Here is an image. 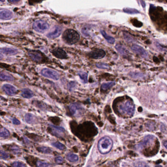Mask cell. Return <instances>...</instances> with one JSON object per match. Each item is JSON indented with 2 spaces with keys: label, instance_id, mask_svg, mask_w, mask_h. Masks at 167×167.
Segmentation results:
<instances>
[{
  "label": "cell",
  "instance_id": "6da1fadb",
  "mask_svg": "<svg viewBox=\"0 0 167 167\" xmlns=\"http://www.w3.org/2000/svg\"><path fill=\"white\" fill-rule=\"evenodd\" d=\"M113 146V142L110 138L107 136H104L102 138L98 144V148L99 152L103 154L109 153Z\"/></svg>",
  "mask_w": 167,
  "mask_h": 167
},
{
  "label": "cell",
  "instance_id": "7a4b0ae2",
  "mask_svg": "<svg viewBox=\"0 0 167 167\" xmlns=\"http://www.w3.org/2000/svg\"><path fill=\"white\" fill-rule=\"evenodd\" d=\"M62 38L66 44L73 45L79 39V35L76 30L72 29H68L64 32Z\"/></svg>",
  "mask_w": 167,
  "mask_h": 167
},
{
  "label": "cell",
  "instance_id": "3957f363",
  "mask_svg": "<svg viewBox=\"0 0 167 167\" xmlns=\"http://www.w3.org/2000/svg\"><path fill=\"white\" fill-rule=\"evenodd\" d=\"M119 109L121 113L129 116H132L134 113L135 106L132 102L130 101H127L120 104Z\"/></svg>",
  "mask_w": 167,
  "mask_h": 167
},
{
  "label": "cell",
  "instance_id": "277c9868",
  "mask_svg": "<svg viewBox=\"0 0 167 167\" xmlns=\"http://www.w3.org/2000/svg\"><path fill=\"white\" fill-rule=\"evenodd\" d=\"M32 27L36 31L43 33L49 29V25L44 20H38L34 22L32 24Z\"/></svg>",
  "mask_w": 167,
  "mask_h": 167
},
{
  "label": "cell",
  "instance_id": "5b68a950",
  "mask_svg": "<svg viewBox=\"0 0 167 167\" xmlns=\"http://www.w3.org/2000/svg\"><path fill=\"white\" fill-rule=\"evenodd\" d=\"M41 74L45 77L49 78L54 80H57L59 78V75L57 72L48 68H44L42 69Z\"/></svg>",
  "mask_w": 167,
  "mask_h": 167
},
{
  "label": "cell",
  "instance_id": "8992f818",
  "mask_svg": "<svg viewBox=\"0 0 167 167\" xmlns=\"http://www.w3.org/2000/svg\"><path fill=\"white\" fill-rule=\"evenodd\" d=\"M69 109L71 113L75 116H80L83 111L82 107L77 103H72L69 106Z\"/></svg>",
  "mask_w": 167,
  "mask_h": 167
},
{
  "label": "cell",
  "instance_id": "52a82bcc",
  "mask_svg": "<svg viewBox=\"0 0 167 167\" xmlns=\"http://www.w3.org/2000/svg\"><path fill=\"white\" fill-rule=\"evenodd\" d=\"M28 54L30 58L35 62H41L43 60V56L41 52L37 51H30Z\"/></svg>",
  "mask_w": 167,
  "mask_h": 167
},
{
  "label": "cell",
  "instance_id": "ba28073f",
  "mask_svg": "<svg viewBox=\"0 0 167 167\" xmlns=\"http://www.w3.org/2000/svg\"><path fill=\"white\" fill-rule=\"evenodd\" d=\"M132 51L136 54L140 55L142 57L147 58L148 53L141 46L138 45H133L131 48Z\"/></svg>",
  "mask_w": 167,
  "mask_h": 167
},
{
  "label": "cell",
  "instance_id": "9c48e42d",
  "mask_svg": "<svg viewBox=\"0 0 167 167\" xmlns=\"http://www.w3.org/2000/svg\"><path fill=\"white\" fill-rule=\"evenodd\" d=\"M105 55V52L102 49H96L90 52L89 56L90 58L95 59H99L103 58Z\"/></svg>",
  "mask_w": 167,
  "mask_h": 167
},
{
  "label": "cell",
  "instance_id": "30bf717a",
  "mask_svg": "<svg viewBox=\"0 0 167 167\" xmlns=\"http://www.w3.org/2000/svg\"><path fill=\"white\" fill-rule=\"evenodd\" d=\"M62 29L58 26H55L53 27L52 30L47 35V36L50 39H54L58 37L61 34Z\"/></svg>",
  "mask_w": 167,
  "mask_h": 167
},
{
  "label": "cell",
  "instance_id": "8fae6325",
  "mask_svg": "<svg viewBox=\"0 0 167 167\" xmlns=\"http://www.w3.org/2000/svg\"><path fill=\"white\" fill-rule=\"evenodd\" d=\"M51 52L55 57L59 59H66L68 57L66 52L63 49L59 48L53 49Z\"/></svg>",
  "mask_w": 167,
  "mask_h": 167
},
{
  "label": "cell",
  "instance_id": "7c38bea8",
  "mask_svg": "<svg viewBox=\"0 0 167 167\" xmlns=\"http://www.w3.org/2000/svg\"><path fill=\"white\" fill-rule=\"evenodd\" d=\"M52 133L57 137H62L65 132V129L62 127H59L55 126H51Z\"/></svg>",
  "mask_w": 167,
  "mask_h": 167
},
{
  "label": "cell",
  "instance_id": "4fadbf2b",
  "mask_svg": "<svg viewBox=\"0 0 167 167\" xmlns=\"http://www.w3.org/2000/svg\"><path fill=\"white\" fill-rule=\"evenodd\" d=\"M13 17L12 12L7 9H1L0 10V18L2 20L11 19Z\"/></svg>",
  "mask_w": 167,
  "mask_h": 167
},
{
  "label": "cell",
  "instance_id": "5bb4252c",
  "mask_svg": "<svg viewBox=\"0 0 167 167\" xmlns=\"http://www.w3.org/2000/svg\"><path fill=\"white\" fill-rule=\"evenodd\" d=\"M2 89L5 94L10 96L15 95L17 92V89L15 87L8 84L3 85L2 86Z\"/></svg>",
  "mask_w": 167,
  "mask_h": 167
},
{
  "label": "cell",
  "instance_id": "9a60e30c",
  "mask_svg": "<svg viewBox=\"0 0 167 167\" xmlns=\"http://www.w3.org/2000/svg\"><path fill=\"white\" fill-rule=\"evenodd\" d=\"M1 54H4L5 55H15L18 53V51L13 48H3L0 49Z\"/></svg>",
  "mask_w": 167,
  "mask_h": 167
},
{
  "label": "cell",
  "instance_id": "2e32d148",
  "mask_svg": "<svg viewBox=\"0 0 167 167\" xmlns=\"http://www.w3.org/2000/svg\"><path fill=\"white\" fill-rule=\"evenodd\" d=\"M0 77L1 80H4L7 81H12L15 79L12 76L5 72H1Z\"/></svg>",
  "mask_w": 167,
  "mask_h": 167
},
{
  "label": "cell",
  "instance_id": "e0dca14e",
  "mask_svg": "<svg viewBox=\"0 0 167 167\" xmlns=\"http://www.w3.org/2000/svg\"><path fill=\"white\" fill-rule=\"evenodd\" d=\"M115 48L117 50V51L122 55H127L129 54V51L122 45L120 44L116 45Z\"/></svg>",
  "mask_w": 167,
  "mask_h": 167
},
{
  "label": "cell",
  "instance_id": "ac0fdd59",
  "mask_svg": "<svg viewBox=\"0 0 167 167\" xmlns=\"http://www.w3.org/2000/svg\"><path fill=\"white\" fill-rule=\"evenodd\" d=\"M21 96L26 99H30L33 97V93L28 89H24L22 91Z\"/></svg>",
  "mask_w": 167,
  "mask_h": 167
},
{
  "label": "cell",
  "instance_id": "d6986e66",
  "mask_svg": "<svg viewBox=\"0 0 167 167\" xmlns=\"http://www.w3.org/2000/svg\"><path fill=\"white\" fill-rule=\"evenodd\" d=\"M25 119L27 123L31 124L35 123L36 117L30 113H27L25 116Z\"/></svg>",
  "mask_w": 167,
  "mask_h": 167
},
{
  "label": "cell",
  "instance_id": "ffe728a7",
  "mask_svg": "<svg viewBox=\"0 0 167 167\" xmlns=\"http://www.w3.org/2000/svg\"><path fill=\"white\" fill-rule=\"evenodd\" d=\"M101 32L102 33V34L103 35V37L105 39V40L110 44H114L115 42V38H113L112 36H109L104 30H101Z\"/></svg>",
  "mask_w": 167,
  "mask_h": 167
},
{
  "label": "cell",
  "instance_id": "44dd1931",
  "mask_svg": "<svg viewBox=\"0 0 167 167\" xmlns=\"http://www.w3.org/2000/svg\"><path fill=\"white\" fill-rule=\"evenodd\" d=\"M115 83L114 82H109L107 83H104L101 86V89L103 91H106L112 87Z\"/></svg>",
  "mask_w": 167,
  "mask_h": 167
},
{
  "label": "cell",
  "instance_id": "7402d4cb",
  "mask_svg": "<svg viewBox=\"0 0 167 167\" xmlns=\"http://www.w3.org/2000/svg\"><path fill=\"white\" fill-rule=\"evenodd\" d=\"M67 159L70 161L72 162H75L78 160V157L77 155L69 153L67 155Z\"/></svg>",
  "mask_w": 167,
  "mask_h": 167
},
{
  "label": "cell",
  "instance_id": "603a6c76",
  "mask_svg": "<svg viewBox=\"0 0 167 167\" xmlns=\"http://www.w3.org/2000/svg\"><path fill=\"white\" fill-rule=\"evenodd\" d=\"M37 150L39 152H41L45 154H50L52 152V151L50 148L46 147H38L37 148Z\"/></svg>",
  "mask_w": 167,
  "mask_h": 167
},
{
  "label": "cell",
  "instance_id": "cb8c5ba5",
  "mask_svg": "<svg viewBox=\"0 0 167 167\" xmlns=\"http://www.w3.org/2000/svg\"><path fill=\"white\" fill-rule=\"evenodd\" d=\"M0 135L1 137L2 138H7L9 136L10 133L9 131L5 128H2L0 129Z\"/></svg>",
  "mask_w": 167,
  "mask_h": 167
},
{
  "label": "cell",
  "instance_id": "d4e9b609",
  "mask_svg": "<svg viewBox=\"0 0 167 167\" xmlns=\"http://www.w3.org/2000/svg\"><path fill=\"white\" fill-rule=\"evenodd\" d=\"M124 37L125 40L128 43H132L135 42V39L127 32H124Z\"/></svg>",
  "mask_w": 167,
  "mask_h": 167
},
{
  "label": "cell",
  "instance_id": "484cf974",
  "mask_svg": "<svg viewBox=\"0 0 167 167\" xmlns=\"http://www.w3.org/2000/svg\"><path fill=\"white\" fill-rule=\"evenodd\" d=\"M124 12L126 13H128L130 14H138L139 13V11L134 8H125L123 9Z\"/></svg>",
  "mask_w": 167,
  "mask_h": 167
},
{
  "label": "cell",
  "instance_id": "4316f807",
  "mask_svg": "<svg viewBox=\"0 0 167 167\" xmlns=\"http://www.w3.org/2000/svg\"><path fill=\"white\" fill-rule=\"evenodd\" d=\"M78 76L84 83L87 82V74L86 73L84 72H80L78 73Z\"/></svg>",
  "mask_w": 167,
  "mask_h": 167
},
{
  "label": "cell",
  "instance_id": "83f0119b",
  "mask_svg": "<svg viewBox=\"0 0 167 167\" xmlns=\"http://www.w3.org/2000/svg\"><path fill=\"white\" fill-rule=\"evenodd\" d=\"M51 145L54 147H55L56 149H57L58 150H60L62 151V150H64L65 148L64 145H63L62 144H61V143H60V142H58L53 143H52Z\"/></svg>",
  "mask_w": 167,
  "mask_h": 167
},
{
  "label": "cell",
  "instance_id": "f1b7e54d",
  "mask_svg": "<svg viewBox=\"0 0 167 167\" xmlns=\"http://www.w3.org/2000/svg\"><path fill=\"white\" fill-rule=\"evenodd\" d=\"M130 77L132 78H141L143 77L144 75L143 74L140 73H137V72H131L129 73V75Z\"/></svg>",
  "mask_w": 167,
  "mask_h": 167
},
{
  "label": "cell",
  "instance_id": "f546056e",
  "mask_svg": "<svg viewBox=\"0 0 167 167\" xmlns=\"http://www.w3.org/2000/svg\"><path fill=\"white\" fill-rule=\"evenodd\" d=\"M36 164L38 167H48L50 166V164L45 162L40 161H37Z\"/></svg>",
  "mask_w": 167,
  "mask_h": 167
},
{
  "label": "cell",
  "instance_id": "4dcf8cb0",
  "mask_svg": "<svg viewBox=\"0 0 167 167\" xmlns=\"http://www.w3.org/2000/svg\"><path fill=\"white\" fill-rule=\"evenodd\" d=\"M96 66L98 68H101V69H107L109 68V66L107 64L104 63H98L96 64Z\"/></svg>",
  "mask_w": 167,
  "mask_h": 167
},
{
  "label": "cell",
  "instance_id": "1f68e13d",
  "mask_svg": "<svg viewBox=\"0 0 167 167\" xmlns=\"http://www.w3.org/2000/svg\"><path fill=\"white\" fill-rule=\"evenodd\" d=\"M82 33L86 36L88 37L90 35L89 34V29L87 27H84L82 29Z\"/></svg>",
  "mask_w": 167,
  "mask_h": 167
},
{
  "label": "cell",
  "instance_id": "d6a6232c",
  "mask_svg": "<svg viewBox=\"0 0 167 167\" xmlns=\"http://www.w3.org/2000/svg\"><path fill=\"white\" fill-rule=\"evenodd\" d=\"M12 167H26L25 164L20 162H14L12 164Z\"/></svg>",
  "mask_w": 167,
  "mask_h": 167
},
{
  "label": "cell",
  "instance_id": "836d02e7",
  "mask_svg": "<svg viewBox=\"0 0 167 167\" xmlns=\"http://www.w3.org/2000/svg\"><path fill=\"white\" fill-rule=\"evenodd\" d=\"M8 155L7 154H6L5 153L2 152V151H0V158L2 159H6L7 158H8Z\"/></svg>",
  "mask_w": 167,
  "mask_h": 167
},
{
  "label": "cell",
  "instance_id": "e575fe53",
  "mask_svg": "<svg viewBox=\"0 0 167 167\" xmlns=\"http://www.w3.org/2000/svg\"><path fill=\"white\" fill-rule=\"evenodd\" d=\"M55 161L58 164H61L63 162V159L60 156H58L55 158Z\"/></svg>",
  "mask_w": 167,
  "mask_h": 167
},
{
  "label": "cell",
  "instance_id": "d590c367",
  "mask_svg": "<svg viewBox=\"0 0 167 167\" xmlns=\"http://www.w3.org/2000/svg\"><path fill=\"white\" fill-rule=\"evenodd\" d=\"M75 86H76L75 82H70L68 85L69 89L71 90H72V88L74 87Z\"/></svg>",
  "mask_w": 167,
  "mask_h": 167
},
{
  "label": "cell",
  "instance_id": "8d00e7d4",
  "mask_svg": "<svg viewBox=\"0 0 167 167\" xmlns=\"http://www.w3.org/2000/svg\"><path fill=\"white\" fill-rule=\"evenodd\" d=\"M12 122H13V124L16 125H19L20 124V122L16 118H13L12 119Z\"/></svg>",
  "mask_w": 167,
  "mask_h": 167
},
{
  "label": "cell",
  "instance_id": "74e56055",
  "mask_svg": "<svg viewBox=\"0 0 167 167\" xmlns=\"http://www.w3.org/2000/svg\"><path fill=\"white\" fill-rule=\"evenodd\" d=\"M20 1V0H8V2L11 3H12V4H15V3H17L18 2H19Z\"/></svg>",
  "mask_w": 167,
  "mask_h": 167
},
{
  "label": "cell",
  "instance_id": "f35d334b",
  "mask_svg": "<svg viewBox=\"0 0 167 167\" xmlns=\"http://www.w3.org/2000/svg\"><path fill=\"white\" fill-rule=\"evenodd\" d=\"M140 2L141 3L142 6L144 8H145V6H146V4H145V1H142V0H140Z\"/></svg>",
  "mask_w": 167,
  "mask_h": 167
},
{
  "label": "cell",
  "instance_id": "ab89813d",
  "mask_svg": "<svg viewBox=\"0 0 167 167\" xmlns=\"http://www.w3.org/2000/svg\"><path fill=\"white\" fill-rule=\"evenodd\" d=\"M163 145L167 149V141H164L163 142Z\"/></svg>",
  "mask_w": 167,
  "mask_h": 167
},
{
  "label": "cell",
  "instance_id": "60d3db41",
  "mask_svg": "<svg viewBox=\"0 0 167 167\" xmlns=\"http://www.w3.org/2000/svg\"><path fill=\"white\" fill-rule=\"evenodd\" d=\"M156 167H162V166H160V165H158V166H156Z\"/></svg>",
  "mask_w": 167,
  "mask_h": 167
},
{
  "label": "cell",
  "instance_id": "b9f144b4",
  "mask_svg": "<svg viewBox=\"0 0 167 167\" xmlns=\"http://www.w3.org/2000/svg\"><path fill=\"white\" fill-rule=\"evenodd\" d=\"M90 167V166H88V167Z\"/></svg>",
  "mask_w": 167,
  "mask_h": 167
}]
</instances>
